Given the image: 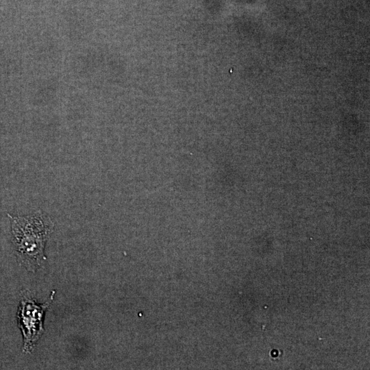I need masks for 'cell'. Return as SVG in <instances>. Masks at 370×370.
Here are the masks:
<instances>
[{
	"label": "cell",
	"instance_id": "1",
	"mask_svg": "<svg viewBox=\"0 0 370 370\" xmlns=\"http://www.w3.org/2000/svg\"><path fill=\"white\" fill-rule=\"evenodd\" d=\"M8 216L17 261L28 271L35 273L47 260L45 247L53 232L54 223L41 210L24 217Z\"/></svg>",
	"mask_w": 370,
	"mask_h": 370
},
{
	"label": "cell",
	"instance_id": "2",
	"mask_svg": "<svg viewBox=\"0 0 370 370\" xmlns=\"http://www.w3.org/2000/svg\"><path fill=\"white\" fill-rule=\"evenodd\" d=\"M56 291L53 290L44 304H38L27 290L21 293V300L17 312L18 325L23 337V352L31 353L44 332V314L52 303Z\"/></svg>",
	"mask_w": 370,
	"mask_h": 370
}]
</instances>
